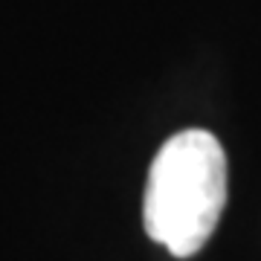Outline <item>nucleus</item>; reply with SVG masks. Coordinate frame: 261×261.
<instances>
[{
    "label": "nucleus",
    "mask_w": 261,
    "mask_h": 261,
    "mask_svg": "<svg viewBox=\"0 0 261 261\" xmlns=\"http://www.w3.org/2000/svg\"><path fill=\"white\" fill-rule=\"evenodd\" d=\"M226 203V154L215 134L189 128L160 145L151 163L142 224L151 241L189 258L212 238Z\"/></svg>",
    "instance_id": "1"
}]
</instances>
